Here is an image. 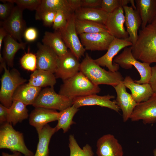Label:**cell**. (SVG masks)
I'll return each instance as SVG.
<instances>
[{
    "instance_id": "25",
    "label": "cell",
    "mask_w": 156,
    "mask_h": 156,
    "mask_svg": "<svg viewBox=\"0 0 156 156\" xmlns=\"http://www.w3.org/2000/svg\"><path fill=\"white\" fill-rule=\"evenodd\" d=\"M3 57L8 66L12 67L14 56L18 50H25L27 43L18 42L11 35L8 34L4 40Z\"/></svg>"
},
{
    "instance_id": "16",
    "label": "cell",
    "mask_w": 156,
    "mask_h": 156,
    "mask_svg": "<svg viewBox=\"0 0 156 156\" xmlns=\"http://www.w3.org/2000/svg\"><path fill=\"white\" fill-rule=\"evenodd\" d=\"M125 16L123 7H120L109 14L105 25L108 32L114 38L125 39L129 35L124 26Z\"/></svg>"
},
{
    "instance_id": "45",
    "label": "cell",
    "mask_w": 156,
    "mask_h": 156,
    "mask_svg": "<svg viewBox=\"0 0 156 156\" xmlns=\"http://www.w3.org/2000/svg\"><path fill=\"white\" fill-rule=\"evenodd\" d=\"M8 34L5 29L2 27L1 26L0 28V52H1L3 41Z\"/></svg>"
},
{
    "instance_id": "31",
    "label": "cell",
    "mask_w": 156,
    "mask_h": 156,
    "mask_svg": "<svg viewBox=\"0 0 156 156\" xmlns=\"http://www.w3.org/2000/svg\"><path fill=\"white\" fill-rule=\"evenodd\" d=\"M79 110L78 108L74 105L72 106L59 112L57 123L55 127L56 131L62 129L64 133L67 132L72 125L75 124L73 118Z\"/></svg>"
},
{
    "instance_id": "10",
    "label": "cell",
    "mask_w": 156,
    "mask_h": 156,
    "mask_svg": "<svg viewBox=\"0 0 156 156\" xmlns=\"http://www.w3.org/2000/svg\"><path fill=\"white\" fill-rule=\"evenodd\" d=\"M133 45L128 38L121 39L114 38L110 44L107 52L103 56L94 60L99 66L106 67L109 70L113 72L118 71L120 66L113 63V59L122 49Z\"/></svg>"
},
{
    "instance_id": "7",
    "label": "cell",
    "mask_w": 156,
    "mask_h": 156,
    "mask_svg": "<svg viewBox=\"0 0 156 156\" xmlns=\"http://www.w3.org/2000/svg\"><path fill=\"white\" fill-rule=\"evenodd\" d=\"M73 99L57 93L54 87L42 89L32 105L61 111L73 105Z\"/></svg>"
},
{
    "instance_id": "1",
    "label": "cell",
    "mask_w": 156,
    "mask_h": 156,
    "mask_svg": "<svg viewBox=\"0 0 156 156\" xmlns=\"http://www.w3.org/2000/svg\"><path fill=\"white\" fill-rule=\"evenodd\" d=\"M131 47L137 60L150 64L156 63V26L149 24L140 30L137 40Z\"/></svg>"
},
{
    "instance_id": "5",
    "label": "cell",
    "mask_w": 156,
    "mask_h": 156,
    "mask_svg": "<svg viewBox=\"0 0 156 156\" xmlns=\"http://www.w3.org/2000/svg\"><path fill=\"white\" fill-rule=\"evenodd\" d=\"M12 124L5 122L0 129V148L8 149L18 152L23 156H34L33 153L25 144L23 134L15 130Z\"/></svg>"
},
{
    "instance_id": "32",
    "label": "cell",
    "mask_w": 156,
    "mask_h": 156,
    "mask_svg": "<svg viewBox=\"0 0 156 156\" xmlns=\"http://www.w3.org/2000/svg\"><path fill=\"white\" fill-rule=\"evenodd\" d=\"M75 25L77 32L79 35L83 33L108 32L105 25L90 21L75 18Z\"/></svg>"
},
{
    "instance_id": "18",
    "label": "cell",
    "mask_w": 156,
    "mask_h": 156,
    "mask_svg": "<svg viewBox=\"0 0 156 156\" xmlns=\"http://www.w3.org/2000/svg\"><path fill=\"white\" fill-rule=\"evenodd\" d=\"M96 146L97 156H123L122 145L112 134L101 136L97 140Z\"/></svg>"
},
{
    "instance_id": "17",
    "label": "cell",
    "mask_w": 156,
    "mask_h": 156,
    "mask_svg": "<svg viewBox=\"0 0 156 156\" xmlns=\"http://www.w3.org/2000/svg\"><path fill=\"white\" fill-rule=\"evenodd\" d=\"M117 94L115 100L116 103L122 112L124 122L129 119L137 104L131 94L128 93L122 81L114 87Z\"/></svg>"
},
{
    "instance_id": "9",
    "label": "cell",
    "mask_w": 156,
    "mask_h": 156,
    "mask_svg": "<svg viewBox=\"0 0 156 156\" xmlns=\"http://www.w3.org/2000/svg\"><path fill=\"white\" fill-rule=\"evenodd\" d=\"M23 10L17 6H15L8 18L0 22L1 26L8 34L20 42H22V38L27 28L26 23L23 17Z\"/></svg>"
},
{
    "instance_id": "44",
    "label": "cell",
    "mask_w": 156,
    "mask_h": 156,
    "mask_svg": "<svg viewBox=\"0 0 156 156\" xmlns=\"http://www.w3.org/2000/svg\"><path fill=\"white\" fill-rule=\"evenodd\" d=\"M72 9L74 12L81 8V0H67Z\"/></svg>"
},
{
    "instance_id": "39",
    "label": "cell",
    "mask_w": 156,
    "mask_h": 156,
    "mask_svg": "<svg viewBox=\"0 0 156 156\" xmlns=\"http://www.w3.org/2000/svg\"><path fill=\"white\" fill-rule=\"evenodd\" d=\"M38 34L37 29L34 27H29L26 29L24 33L23 37L27 42H32L37 39Z\"/></svg>"
},
{
    "instance_id": "29",
    "label": "cell",
    "mask_w": 156,
    "mask_h": 156,
    "mask_svg": "<svg viewBox=\"0 0 156 156\" xmlns=\"http://www.w3.org/2000/svg\"><path fill=\"white\" fill-rule=\"evenodd\" d=\"M57 132L55 127H52L48 124L38 133V142L34 156H48L49 146L51 139Z\"/></svg>"
},
{
    "instance_id": "8",
    "label": "cell",
    "mask_w": 156,
    "mask_h": 156,
    "mask_svg": "<svg viewBox=\"0 0 156 156\" xmlns=\"http://www.w3.org/2000/svg\"><path fill=\"white\" fill-rule=\"evenodd\" d=\"M75 13L68 19L64 28L58 30L67 48L79 60L84 56L86 50L78 36L75 25Z\"/></svg>"
},
{
    "instance_id": "30",
    "label": "cell",
    "mask_w": 156,
    "mask_h": 156,
    "mask_svg": "<svg viewBox=\"0 0 156 156\" xmlns=\"http://www.w3.org/2000/svg\"><path fill=\"white\" fill-rule=\"evenodd\" d=\"M26 106L20 101L13 100L12 104L8 108L7 122L14 126L27 119L29 115Z\"/></svg>"
},
{
    "instance_id": "48",
    "label": "cell",
    "mask_w": 156,
    "mask_h": 156,
    "mask_svg": "<svg viewBox=\"0 0 156 156\" xmlns=\"http://www.w3.org/2000/svg\"><path fill=\"white\" fill-rule=\"evenodd\" d=\"M153 154L154 156H156V149H155L153 151Z\"/></svg>"
},
{
    "instance_id": "46",
    "label": "cell",
    "mask_w": 156,
    "mask_h": 156,
    "mask_svg": "<svg viewBox=\"0 0 156 156\" xmlns=\"http://www.w3.org/2000/svg\"><path fill=\"white\" fill-rule=\"evenodd\" d=\"M2 156H23L22 154L19 152H13L12 154H9L3 152L2 153Z\"/></svg>"
},
{
    "instance_id": "37",
    "label": "cell",
    "mask_w": 156,
    "mask_h": 156,
    "mask_svg": "<svg viewBox=\"0 0 156 156\" xmlns=\"http://www.w3.org/2000/svg\"><path fill=\"white\" fill-rule=\"evenodd\" d=\"M100 7L102 10L109 14L118 8L122 7L121 0H102Z\"/></svg>"
},
{
    "instance_id": "6",
    "label": "cell",
    "mask_w": 156,
    "mask_h": 156,
    "mask_svg": "<svg viewBox=\"0 0 156 156\" xmlns=\"http://www.w3.org/2000/svg\"><path fill=\"white\" fill-rule=\"evenodd\" d=\"M113 62L125 69L134 66L140 75V79L135 81L139 84L149 83L151 74L150 64L140 62L135 58L132 52L131 46L124 48L121 53L114 58Z\"/></svg>"
},
{
    "instance_id": "24",
    "label": "cell",
    "mask_w": 156,
    "mask_h": 156,
    "mask_svg": "<svg viewBox=\"0 0 156 156\" xmlns=\"http://www.w3.org/2000/svg\"><path fill=\"white\" fill-rule=\"evenodd\" d=\"M42 90V88L35 87L27 83L19 86L14 92L13 100L20 101L26 105H33Z\"/></svg>"
},
{
    "instance_id": "42",
    "label": "cell",
    "mask_w": 156,
    "mask_h": 156,
    "mask_svg": "<svg viewBox=\"0 0 156 156\" xmlns=\"http://www.w3.org/2000/svg\"><path fill=\"white\" fill-rule=\"evenodd\" d=\"M148 83L154 93H156V65L151 67V74Z\"/></svg>"
},
{
    "instance_id": "19",
    "label": "cell",
    "mask_w": 156,
    "mask_h": 156,
    "mask_svg": "<svg viewBox=\"0 0 156 156\" xmlns=\"http://www.w3.org/2000/svg\"><path fill=\"white\" fill-rule=\"evenodd\" d=\"M59 115V112L55 110L35 107L29 115V123L35 128L38 133L48 123L57 120Z\"/></svg>"
},
{
    "instance_id": "43",
    "label": "cell",
    "mask_w": 156,
    "mask_h": 156,
    "mask_svg": "<svg viewBox=\"0 0 156 156\" xmlns=\"http://www.w3.org/2000/svg\"><path fill=\"white\" fill-rule=\"evenodd\" d=\"M8 108L0 104V123L3 124L7 122Z\"/></svg>"
},
{
    "instance_id": "41",
    "label": "cell",
    "mask_w": 156,
    "mask_h": 156,
    "mask_svg": "<svg viewBox=\"0 0 156 156\" xmlns=\"http://www.w3.org/2000/svg\"><path fill=\"white\" fill-rule=\"evenodd\" d=\"M102 0H81V7L98 8L100 6Z\"/></svg>"
},
{
    "instance_id": "27",
    "label": "cell",
    "mask_w": 156,
    "mask_h": 156,
    "mask_svg": "<svg viewBox=\"0 0 156 156\" xmlns=\"http://www.w3.org/2000/svg\"><path fill=\"white\" fill-rule=\"evenodd\" d=\"M42 41L43 44L53 50L58 56L64 55L68 51L58 31L54 32L46 31Z\"/></svg>"
},
{
    "instance_id": "13",
    "label": "cell",
    "mask_w": 156,
    "mask_h": 156,
    "mask_svg": "<svg viewBox=\"0 0 156 156\" xmlns=\"http://www.w3.org/2000/svg\"><path fill=\"white\" fill-rule=\"evenodd\" d=\"M80 65L79 60L70 50H68L64 55L58 56L55 75L56 78H60L64 81L79 72Z\"/></svg>"
},
{
    "instance_id": "15",
    "label": "cell",
    "mask_w": 156,
    "mask_h": 156,
    "mask_svg": "<svg viewBox=\"0 0 156 156\" xmlns=\"http://www.w3.org/2000/svg\"><path fill=\"white\" fill-rule=\"evenodd\" d=\"M114 98V96L109 94L100 96L96 94H93L73 98V105L77 108L83 106L98 105L118 112L120 109L116 102L111 100Z\"/></svg>"
},
{
    "instance_id": "20",
    "label": "cell",
    "mask_w": 156,
    "mask_h": 156,
    "mask_svg": "<svg viewBox=\"0 0 156 156\" xmlns=\"http://www.w3.org/2000/svg\"><path fill=\"white\" fill-rule=\"evenodd\" d=\"M123 8L125 12V24L129 35L128 38L133 45L138 39V30L141 26L142 20L137 9L127 5Z\"/></svg>"
},
{
    "instance_id": "3",
    "label": "cell",
    "mask_w": 156,
    "mask_h": 156,
    "mask_svg": "<svg viewBox=\"0 0 156 156\" xmlns=\"http://www.w3.org/2000/svg\"><path fill=\"white\" fill-rule=\"evenodd\" d=\"M99 86L93 83L79 71L72 77L63 81L59 94L73 99L99 93Z\"/></svg>"
},
{
    "instance_id": "47",
    "label": "cell",
    "mask_w": 156,
    "mask_h": 156,
    "mask_svg": "<svg viewBox=\"0 0 156 156\" xmlns=\"http://www.w3.org/2000/svg\"><path fill=\"white\" fill-rule=\"evenodd\" d=\"M151 24L156 26V16L155 17Z\"/></svg>"
},
{
    "instance_id": "23",
    "label": "cell",
    "mask_w": 156,
    "mask_h": 156,
    "mask_svg": "<svg viewBox=\"0 0 156 156\" xmlns=\"http://www.w3.org/2000/svg\"><path fill=\"white\" fill-rule=\"evenodd\" d=\"M136 9L142 20L141 29L151 23L156 16V0H135Z\"/></svg>"
},
{
    "instance_id": "11",
    "label": "cell",
    "mask_w": 156,
    "mask_h": 156,
    "mask_svg": "<svg viewBox=\"0 0 156 156\" xmlns=\"http://www.w3.org/2000/svg\"><path fill=\"white\" fill-rule=\"evenodd\" d=\"M81 43L86 50H107L114 38L108 32L83 33L79 35Z\"/></svg>"
},
{
    "instance_id": "21",
    "label": "cell",
    "mask_w": 156,
    "mask_h": 156,
    "mask_svg": "<svg viewBox=\"0 0 156 156\" xmlns=\"http://www.w3.org/2000/svg\"><path fill=\"white\" fill-rule=\"evenodd\" d=\"M122 82L130 90L132 97L137 103L146 101L154 93L148 83H137L129 76H126Z\"/></svg>"
},
{
    "instance_id": "14",
    "label": "cell",
    "mask_w": 156,
    "mask_h": 156,
    "mask_svg": "<svg viewBox=\"0 0 156 156\" xmlns=\"http://www.w3.org/2000/svg\"><path fill=\"white\" fill-rule=\"evenodd\" d=\"M37 46V69L55 73L57 66L58 56L51 48L40 42H38Z\"/></svg>"
},
{
    "instance_id": "33",
    "label": "cell",
    "mask_w": 156,
    "mask_h": 156,
    "mask_svg": "<svg viewBox=\"0 0 156 156\" xmlns=\"http://www.w3.org/2000/svg\"><path fill=\"white\" fill-rule=\"evenodd\" d=\"M68 146L70 156H93L92 147L88 144L81 148L77 142L73 135H70L69 138Z\"/></svg>"
},
{
    "instance_id": "34",
    "label": "cell",
    "mask_w": 156,
    "mask_h": 156,
    "mask_svg": "<svg viewBox=\"0 0 156 156\" xmlns=\"http://www.w3.org/2000/svg\"><path fill=\"white\" fill-rule=\"evenodd\" d=\"M21 67L24 69L33 72L37 69V58L36 54L28 52L25 53L20 60Z\"/></svg>"
},
{
    "instance_id": "38",
    "label": "cell",
    "mask_w": 156,
    "mask_h": 156,
    "mask_svg": "<svg viewBox=\"0 0 156 156\" xmlns=\"http://www.w3.org/2000/svg\"><path fill=\"white\" fill-rule=\"evenodd\" d=\"M68 23L67 18L64 12L59 11L56 12L53 24V29L58 31L65 27Z\"/></svg>"
},
{
    "instance_id": "4",
    "label": "cell",
    "mask_w": 156,
    "mask_h": 156,
    "mask_svg": "<svg viewBox=\"0 0 156 156\" xmlns=\"http://www.w3.org/2000/svg\"><path fill=\"white\" fill-rule=\"evenodd\" d=\"M3 69L4 72L1 79L0 101L1 104L9 108L12 103L15 90L27 80L21 76L16 69L14 68L10 71L7 68L5 61L0 64V71Z\"/></svg>"
},
{
    "instance_id": "2",
    "label": "cell",
    "mask_w": 156,
    "mask_h": 156,
    "mask_svg": "<svg viewBox=\"0 0 156 156\" xmlns=\"http://www.w3.org/2000/svg\"><path fill=\"white\" fill-rule=\"evenodd\" d=\"M80 71L93 83L97 86L103 84L114 87L122 81L124 79L118 71L113 72L102 68L87 53L80 63Z\"/></svg>"
},
{
    "instance_id": "12",
    "label": "cell",
    "mask_w": 156,
    "mask_h": 156,
    "mask_svg": "<svg viewBox=\"0 0 156 156\" xmlns=\"http://www.w3.org/2000/svg\"><path fill=\"white\" fill-rule=\"evenodd\" d=\"M132 121L141 120L145 124L156 122V93L147 100L137 103L130 116Z\"/></svg>"
},
{
    "instance_id": "26",
    "label": "cell",
    "mask_w": 156,
    "mask_h": 156,
    "mask_svg": "<svg viewBox=\"0 0 156 156\" xmlns=\"http://www.w3.org/2000/svg\"><path fill=\"white\" fill-rule=\"evenodd\" d=\"M108 14L101 8L81 7L75 12L76 19L92 21L104 25Z\"/></svg>"
},
{
    "instance_id": "28",
    "label": "cell",
    "mask_w": 156,
    "mask_h": 156,
    "mask_svg": "<svg viewBox=\"0 0 156 156\" xmlns=\"http://www.w3.org/2000/svg\"><path fill=\"white\" fill-rule=\"evenodd\" d=\"M54 73L42 70L36 69L30 75L28 83L35 87L42 88L54 87L56 82Z\"/></svg>"
},
{
    "instance_id": "35",
    "label": "cell",
    "mask_w": 156,
    "mask_h": 156,
    "mask_svg": "<svg viewBox=\"0 0 156 156\" xmlns=\"http://www.w3.org/2000/svg\"><path fill=\"white\" fill-rule=\"evenodd\" d=\"M16 4L23 10L27 9L30 10L36 11L40 5L41 0H10Z\"/></svg>"
},
{
    "instance_id": "36",
    "label": "cell",
    "mask_w": 156,
    "mask_h": 156,
    "mask_svg": "<svg viewBox=\"0 0 156 156\" xmlns=\"http://www.w3.org/2000/svg\"><path fill=\"white\" fill-rule=\"evenodd\" d=\"M0 1L3 3L0 4V18L3 21L9 16L15 6L14 3L10 0Z\"/></svg>"
},
{
    "instance_id": "40",
    "label": "cell",
    "mask_w": 156,
    "mask_h": 156,
    "mask_svg": "<svg viewBox=\"0 0 156 156\" xmlns=\"http://www.w3.org/2000/svg\"><path fill=\"white\" fill-rule=\"evenodd\" d=\"M56 12L52 11L46 12L42 15L40 20L42 21L44 26H52Z\"/></svg>"
},
{
    "instance_id": "49",
    "label": "cell",
    "mask_w": 156,
    "mask_h": 156,
    "mask_svg": "<svg viewBox=\"0 0 156 156\" xmlns=\"http://www.w3.org/2000/svg\"></svg>"
},
{
    "instance_id": "22",
    "label": "cell",
    "mask_w": 156,
    "mask_h": 156,
    "mask_svg": "<svg viewBox=\"0 0 156 156\" xmlns=\"http://www.w3.org/2000/svg\"><path fill=\"white\" fill-rule=\"evenodd\" d=\"M64 12L68 19L75 12L69 5L67 0H41V3L36 11V20H40L42 15L47 11Z\"/></svg>"
}]
</instances>
